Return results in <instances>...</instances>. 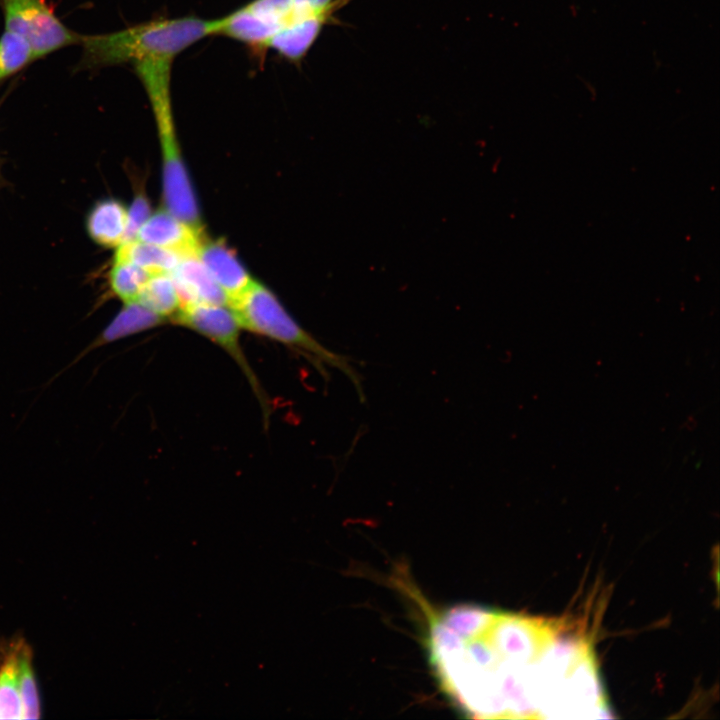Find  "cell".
<instances>
[{
    "label": "cell",
    "mask_w": 720,
    "mask_h": 720,
    "mask_svg": "<svg viewBox=\"0 0 720 720\" xmlns=\"http://www.w3.org/2000/svg\"><path fill=\"white\" fill-rule=\"evenodd\" d=\"M181 257L174 251L137 239L123 242L114 255V259L129 261L150 274L170 273Z\"/></svg>",
    "instance_id": "obj_11"
},
{
    "label": "cell",
    "mask_w": 720,
    "mask_h": 720,
    "mask_svg": "<svg viewBox=\"0 0 720 720\" xmlns=\"http://www.w3.org/2000/svg\"><path fill=\"white\" fill-rule=\"evenodd\" d=\"M167 319L157 315L137 301L124 303L88 350L94 349L116 340L161 326Z\"/></svg>",
    "instance_id": "obj_10"
},
{
    "label": "cell",
    "mask_w": 720,
    "mask_h": 720,
    "mask_svg": "<svg viewBox=\"0 0 720 720\" xmlns=\"http://www.w3.org/2000/svg\"><path fill=\"white\" fill-rule=\"evenodd\" d=\"M150 275L129 261L113 259L108 272L109 288L124 303L133 302L137 300Z\"/></svg>",
    "instance_id": "obj_13"
},
{
    "label": "cell",
    "mask_w": 720,
    "mask_h": 720,
    "mask_svg": "<svg viewBox=\"0 0 720 720\" xmlns=\"http://www.w3.org/2000/svg\"><path fill=\"white\" fill-rule=\"evenodd\" d=\"M136 301L167 320L182 307L170 273L151 274Z\"/></svg>",
    "instance_id": "obj_12"
},
{
    "label": "cell",
    "mask_w": 720,
    "mask_h": 720,
    "mask_svg": "<svg viewBox=\"0 0 720 720\" xmlns=\"http://www.w3.org/2000/svg\"><path fill=\"white\" fill-rule=\"evenodd\" d=\"M206 337L221 347L239 366L255 393L268 423L269 399L240 344L241 327L228 305L195 303L182 307L170 320Z\"/></svg>",
    "instance_id": "obj_4"
},
{
    "label": "cell",
    "mask_w": 720,
    "mask_h": 720,
    "mask_svg": "<svg viewBox=\"0 0 720 720\" xmlns=\"http://www.w3.org/2000/svg\"><path fill=\"white\" fill-rule=\"evenodd\" d=\"M36 60L30 43L21 35L5 29L0 36V82L10 78Z\"/></svg>",
    "instance_id": "obj_14"
},
{
    "label": "cell",
    "mask_w": 720,
    "mask_h": 720,
    "mask_svg": "<svg viewBox=\"0 0 720 720\" xmlns=\"http://www.w3.org/2000/svg\"><path fill=\"white\" fill-rule=\"evenodd\" d=\"M182 307L195 303L228 305V298L196 254L184 255L170 272ZM181 307V308H182Z\"/></svg>",
    "instance_id": "obj_8"
},
{
    "label": "cell",
    "mask_w": 720,
    "mask_h": 720,
    "mask_svg": "<svg viewBox=\"0 0 720 720\" xmlns=\"http://www.w3.org/2000/svg\"><path fill=\"white\" fill-rule=\"evenodd\" d=\"M241 329L280 342L303 355L327 375L326 366L336 368L352 382L361 401L365 400L361 376L352 360L326 348L285 310L276 295L253 280L250 286L228 305Z\"/></svg>",
    "instance_id": "obj_3"
},
{
    "label": "cell",
    "mask_w": 720,
    "mask_h": 720,
    "mask_svg": "<svg viewBox=\"0 0 720 720\" xmlns=\"http://www.w3.org/2000/svg\"><path fill=\"white\" fill-rule=\"evenodd\" d=\"M17 655L23 719H38L40 717V701L29 647L24 644L17 645Z\"/></svg>",
    "instance_id": "obj_16"
},
{
    "label": "cell",
    "mask_w": 720,
    "mask_h": 720,
    "mask_svg": "<svg viewBox=\"0 0 720 720\" xmlns=\"http://www.w3.org/2000/svg\"><path fill=\"white\" fill-rule=\"evenodd\" d=\"M212 33L213 19L184 16L157 18L110 33L81 34L77 70L128 64L146 92L154 118L171 115L174 62Z\"/></svg>",
    "instance_id": "obj_2"
},
{
    "label": "cell",
    "mask_w": 720,
    "mask_h": 720,
    "mask_svg": "<svg viewBox=\"0 0 720 720\" xmlns=\"http://www.w3.org/2000/svg\"><path fill=\"white\" fill-rule=\"evenodd\" d=\"M127 217V208L121 201L114 198L99 200L87 214V234L101 247L117 248L125 239Z\"/></svg>",
    "instance_id": "obj_9"
},
{
    "label": "cell",
    "mask_w": 720,
    "mask_h": 720,
    "mask_svg": "<svg viewBox=\"0 0 720 720\" xmlns=\"http://www.w3.org/2000/svg\"><path fill=\"white\" fill-rule=\"evenodd\" d=\"M151 215L150 203L144 193L135 195L127 209V229L124 242L136 239L141 226Z\"/></svg>",
    "instance_id": "obj_17"
},
{
    "label": "cell",
    "mask_w": 720,
    "mask_h": 720,
    "mask_svg": "<svg viewBox=\"0 0 720 720\" xmlns=\"http://www.w3.org/2000/svg\"><path fill=\"white\" fill-rule=\"evenodd\" d=\"M15 648L0 667V719H23Z\"/></svg>",
    "instance_id": "obj_15"
},
{
    "label": "cell",
    "mask_w": 720,
    "mask_h": 720,
    "mask_svg": "<svg viewBox=\"0 0 720 720\" xmlns=\"http://www.w3.org/2000/svg\"><path fill=\"white\" fill-rule=\"evenodd\" d=\"M195 254L225 293L229 303L241 295L253 281L232 249L222 240L209 239L204 234Z\"/></svg>",
    "instance_id": "obj_6"
},
{
    "label": "cell",
    "mask_w": 720,
    "mask_h": 720,
    "mask_svg": "<svg viewBox=\"0 0 720 720\" xmlns=\"http://www.w3.org/2000/svg\"><path fill=\"white\" fill-rule=\"evenodd\" d=\"M409 593L427 618L426 652L441 691L471 718H539L549 648L561 623L458 604L431 609Z\"/></svg>",
    "instance_id": "obj_1"
},
{
    "label": "cell",
    "mask_w": 720,
    "mask_h": 720,
    "mask_svg": "<svg viewBox=\"0 0 720 720\" xmlns=\"http://www.w3.org/2000/svg\"><path fill=\"white\" fill-rule=\"evenodd\" d=\"M203 235V231L191 227L166 209H160L151 213L136 239L184 256L196 253Z\"/></svg>",
    "instance_id": "obj_7"
},
{
    "label": "cell",
    "mask_w": 720,
    "mask_h": 720,
    "mask_svg": "<svg viewBox=\"0 0 720 720\" xmlns=\"http://www.w3.org/2000/svg\"><path fill=\"white\" fill-rule=\"evenodd\" d=\"M0 6L5 29L23 36L36 59L79 44L81 34L58 18L48 0H0Z\"/></svg>",
    "instance_id": "obj_5"
}]
</instances>
